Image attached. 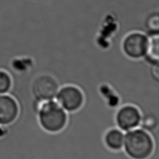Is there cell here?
Segmentation results:
<instances>
[{
    "label": "cell",
    "instance_id": "cell-1",
    "mask_svg": "<svg viewBox=\"0 0 159 159\" xmlns=\"http://www.w3.org/2000/svg\"><path fill=\"white\" fill-rule=\"evenodd\" d=\"M158 144L159 137L153 138L149 132L138 127L124 134L123 150L132 159H147L151 157Z\"/></svg>",
    "mask_w": 159,
    "mask_h": 159
},
{
    "label": "cell",
    "instance_id": "cell-10",
    "mask_svg": "<svg viewBox=\"0 0 159 159\" xmlns=\"http://www.w3.org/2000/svg\"><path fill=\"white\" fill-rule=\"evenodd\" d=\"M8 133V130L6 129H3V128L0 127V138L2 137V136L5 135Z\"/></svg>",
    "mask_w": 159,
    "mask_h": 159
},
{
    "label": "cell",
    "instance_id": "cell-2",
    "mask_svg": "<svg viewBox=\"0 0 159 159\" xmlns=\"http://www.w3.org/2000/svg\"><path fill=\"white\" fill-rule=\"evenodd\" d=\"M36 107L39 122L45 130L49 133H57L66 126L68 112L59 106L55 99L36 100Z\"/></svg>",
    "mask_w": 159,
    "mask_h": 159
},
{
    "label": "cell",
    "instance_id": "cell-5",
    "mask_svg": "<svg viewBox=\"0 0 159 159\" xmlns=\"http://www.w3.org/2000/svg\"><path fill=\"white\" fill-rule=\"evenodd\" d=\"M142 113L137 107L127 104L121 106L116 112L115 122L118 129L123 132L129 131L140 126Z\"/></svg>",
    "mask_w": 159,
    "mask_h": 159
},
{
    "label": "cell",
    "instance_id": "cell-8",
    "mask_svg": "<svg viewBox=\"0 0 159 159\" xmlns=\"http://www.w3.org/2000/svg\"><path fill=\"white\" fill-rule=\"evenodd\" d=\"M12 87V78L7 72L0 70V94L9 92Z\"/></svg>",
    "mask_w": 159,
    "mask_h": 159
},
{
    "label": "cell",
    "instance_id": "cell-6",
    "mask_svg": "<svg viewBox=\"0 0 159 159\" xmlns=\"http://www.w3.org/2000/svg\"><path fill=\"white\" fill-rule=\"evenodd\" d=\"M18 102L13 96L0 95V124H11L18 117Z\"/></svg>",
    "mask_w": 159,
    "mask_h": 159
},
{
    "label": "cell",
    "instance_id": "cell-4",
    "mask_svg": "<svg viewBox=\"0 0 159 159\" xmlns=\"http://www.w3.org/2000/svg\"><path fill=\"white\" fill-rule=\"evenodd\" d=\"M84 100L82 91L72 84L61 87L55 97V101L66 112L77 111L82 106Z\"/></svg>",
    "mask_w": 159,
    "mask_h": 159
},
{
    "label": "cell",
    "instance_id": "cell-7",
    "mask_svg": "<svg viewBox=\"0 0 159 159\" xmlns=\"http://www.w3.org/2000/svg\"><path fill=\"white\" fill-rule=\"evenodd\" d=\"M104 143L107 148L112 151L123 149L124 133L117 127L110 129L104 135Z\"/></svg>",
    "mask_w": 159,
    "mask_h": 159
},
{
    "label": "cell",
    "instance_id": "cell-3",
    "mask_svg": "<svg viewBox=\"0 0 159 159\" xmlns=\"http://www.w3.org/2000/svg\"><path fill=\"white\" fill-rule=\"evenodd\" d=\"M149 36L139 32L128 34L122 39L121 49L125 55L133 59L145 57L149 46Z\"/></svg>",
    "mask_w": 159,
    "mask_h": 159
},
{
    "label": "cell",
    "instance_id": "cell-9",
    "mask_svg": "<svg viewBox=\"0 0 159 159\" xmlns=\"http://www.w3.org/2000/svg\"><path fill=\"white\" fill-rule=\"evenodd\" d=\"M147 27H148L150 32H152V35L158 34V14H152L147 18Z\"/></svg>",
    "mask_w": 159,
    "mask_h": 159
}]
</instances>
